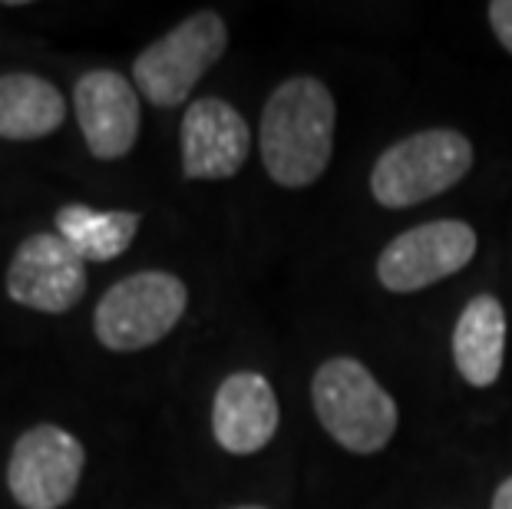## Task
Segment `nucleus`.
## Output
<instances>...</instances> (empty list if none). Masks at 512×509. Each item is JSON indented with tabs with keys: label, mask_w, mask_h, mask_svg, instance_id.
Returning a JSON list of instances; mask_svg holds the SVG:
<instances>
[{
	"label": "nucleus",
	"mask_w": 512,
	"mask_h": 509,
	"mask_svg": "<svg viewBox=\"0 0 512 509\" xmlns=\"http://www.w3.org/2000/svg\"><path fill=\"white\" fill-rule=\"evenodd\" d=\"M334 96L321 80L291 77L268 96L261 113V162L285 189L321 179L334 149Z\"/></svg>",
	"instance_id": "nucleus-1"
},
{
	"label": "nucleus",
	"mask_w": 512,
	"mask_h": 509,
	"mask_svg": "<svg viewBox=\"0 0 512 509\" xmlns=\"http://www.w3.org/2000/svg\"><path fill=\"white\" fill-rule=\"evenodd\" d=\"M321 427L351 453L384 450L397 433V404L357 357H331L311 381Z\"/></svg>",
	"instance_id": "nucleus-2"
},
{
	"label": "nucleus",
	"mask_w": 512,
	"mask_h": 509,
	"mask_svg": "<svg viewBox=\"0 0 512 509\" xmlns=\"http://www.w3.org/2000/svg\"><path fill=\"white\" fill-rule=\"evenodd\" d=\"M473 166L470 139L456 129H423L377 159L370 192L387 209H407L453 189Z\"/></svg>",
	"instance_id": "nucleus-3"
},
{
	"label": "nucleus",
	"mask_w": 512,
	"mask_h": 509,
	"mask_svg": "<svg viewBox=\"0 0 512 509\" xmlns=\"http://www.w3.org/2000/svg\"><path fill=\"white\" fill-rule=\"evenodd\" d=\"M189 305V288L169 272H136L119 278L93 314L103 348L129 354L159 344L176 328Z\"/></svg>",
	"instance_id": "nucleus-4"
},
{
	"label": "nucleus",
	"mask_w": 512,
	"mask_h": 509,
	"mask_svg": "<svg viewBox=\"0 0 512 509\" xmlns=\"http://www.w3.org/2000/svg\"><path fill=\"white\" fill-rule=\"evenodd\" d=\"M225 47V20L215 10H199L139 53L133 63V80L152 106L172 110V106L189 100L195 83L222 60Z\"/></svg>",
	"instance_id": "nucleus-5"
},
{
	"label": "nucleus",
	"mask_w": 512,
	"mask_h": 509,
	"mask_svg": "<svg viewBox=\"0 0 512 509\" xmlns=\"http://www.w3.org/2000/svg\"><path fill=\"white\" fill-rule=\"evenodd\" d=\"M86 467L83 443L53 424L17 437L7 460V490L24 509H60L73 500Z\"/></svg>",
	"instance_id": "nucleus-6"
},
{
	"label": "nucleus",
	"mask_w": 512,
	"mask_h": 509,
	"mask_svg": "<svg viewBox=\"0 0 512 509\" xmlns=\"http://www.w3.org/2000/svg\"><path fill=\"white\" fill-rule=\"evenodd\" d=\"M476 255V232L466 222L440 219L397 235L377 258L380 285L394 295L430 288L456 275Z\"/></svg>",
	"instance_id": "nucleus-7"
},
{
	"label": "nucleus",
	"mask_w": 512,
	"mask_h": 509,
	"mask_svg": "<svg viewBox=\"0 0 512 509\" xmlns=\"http://www.w3.org/2000/svg\"><path fill=\"white\" fill-rule=\"evenodd\" d=\"M4 285L17 305L63 314L86 295V262L57 232H34L10 258Z\"/></svg>",
	"instance_id": "nucleus-8"
},
{
	"label": "nucleus",
	"mask_w": 512,
	"mask_h": 509,
	"mask_svg": "<svg viewBox=\"0 0 512 509\" xmlns=\"http://www.w3.org/2000/svg\"><path fill=\"white\" fill-rule=\"evenodd\" d=\"M73 110L96 159H123L139 139V93L123 73L90 70L76 80Z\"/></svg>",
	"instance_id": "nucleus-9"
},
{
	"label": "nucleus",
	"mask_w": 512,
	"mask_h": 509,
	"mask_svg": "<svg viewBox=\"0 0 512 509\" xmlns=\"http://www.w3.org/2000/svg\"><path fill=\"white\" fill-rule=\"evenodd\" d=\"M252 133L245 116L219 96H202L182 116L185 179H232L245 166Z\"/></svg>",
	"instance_id": "nucleus-10"
},
{
	"label": "nucleus",
	"mask_w": 512,
	"mask_h": 509,
	"mask_svg": "<svg viewBox=\"0 0 512 509\" xmlns=\"http://www.w3.org/2000/svg\"><path fill=\"white\" fill-rule=\"evenodd\" d=\"M278 420V397L265 377L255 371H238L225 377L219 391H215L212 433L219 447L235 453V457H248V453L268 447L278 430Z\"/></svg>",
	"instance_id": "nucleus-11"
},
{
	"label": "nucleus",
	"mask_w": 512,
	"mask_h": 509,
	"mask_svg": "<svg viewBox=\"0 0 512 509\" xmlns=\"http://www.w3.org/2000/svg\"><path fill=\"white\" fill-rule=\"evenodd\" d=\"M506 357V311L493 295L473 298L456 321L453 361L466 384L489 387L503 374Z\"/></svg>",
	"instance_id": "nucleus-12"
},
{
	"label": "nucleus",
	"mask_w": 512,
	"mask_h": 509,
	"mask_svg": "<svg viewBox=\"0 0 512 509\" xmlns=\"http://www.w3.org/2000/svg\"><path fill=\"white\" fill-rule=\"evenodd\" d=\"M67 119L63 93L37 73H4L0 77V139L30 143L57 133Z\"/></svg>",
	"instance_id": "nucleus-13"
},
{
	"label": "nucleus",
	"mask_w": 512,
	"mask_h": 509,
	"mask_svg": "<svg viewBox=\"0 0 512 509\" xmlns=\"http://www.w3.org/2000/svg\"><path fill=\"white\" fill-rule=\"evenodd\" d=\"M139 222L136 212H96L73 202L57 212V235L83 262H113L133 245Z\"/></svg>",
	"instance_id": "nucleus-14"
},
{
	"label": "nucleus",
	"mask_w": 512,
	"mask_h": 509,
	"mask_svg": "<svg viewBox=\"0 0 512 509\" xmlns=\"http://www.w3.org/2000/svg\"><path fill=\"white\" fill-rule=\"evenodd\" d=\"M489 24H493L499 43L512 53V0H493L489 4Z\"/></svg>",
	"instance_id": "nucleus-15"
},
{
	"label": "nucleus",
	"mask_w": 512,
	"mask_h": 509,
	"mask_svg": "<svg viewBox=\"0 0 512 509\" xmlns=\"http://www.w3.org/2000/svg\"><path fill=\"white\" fill-rule=\"evenodd\" d=\"M493 509H512V476L496 490V496H493Z\"/></svg>",
	"instance_id": "nucleus-16"
},
{
	"label": "nucleus",
	"mask_w": 512,
	"mask_h": 509,
	"mask_svg": "<svg viewBox=\"0 0 512 509\" xmlns=\"http://www.w3.org/2000/svg\"><path fill=\"white\" fill-rule=\"evenodd\" d=\"M235 509H265V506H235Z\"/></svg>",
	"instance_id": "nucleus-17"
}]
</instances>
